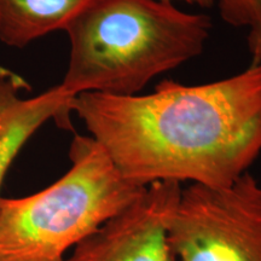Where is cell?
Returning <instances> with one entry per match:
<instances>
[{
  "label": "cell",
  "mask_w": 261,
  "mask_h": 261,
  "mask_svg": "<svg viewBox=\"0 0 261 261\" xmlns=\"http://www.w3.org/2000/svg\"><path fill=\"white\" fill-rule=\"evenodd\" d=\"M71 112L127 180L226 188L261 152V67L210 84L165 80L148 94L83 92Z\"/></svg>",
  "instance_id": "obj_1"
},
{
  "label": "cell",
  "mask_w": 261,
  "mask_h": 261,
  "mask_svg": "<svg viewBox=\"0 0 261 261\" xmlns=\"http://www.w3.org/2000/svg\"><path fill=\"white\" fill-rule=\"evenodd\" d=\"M212 21L159 0H93L65 28L70 57L62 86L77 96L138 94L154 77L197 57Z\"/></svg>",
  "instance_id": "obj_2"
},
{
  "label": "cell",
  "mask_w": 261,
  "mask_h": 261,
  "mask_svg": "<svg viewBox=\"0 0 261 261\" xmlns=\"http://www.w3.org/2000/svg\"><path fill=\"white\" fill-rule=\"evenodd\" d=\"M69 159L67 173L44 190L0 198V261H67L70 248L146 188L123 178L91 137L74 136Z\"/></svg>",
  "instance_id": "obj_3"
},
{
  "label": "cell",
  "mask_w": 261,
  "mask_h": 261,
  "mask_svg": "<svg viewBox=\"0 0 261 261\" xmlns=\"http://www.w3.org/2000/svg\"><path fill=\"white\" fill-rule=\"evenodd\" d=\"M168 238L178 261H261V185L244 173L226 188L181 190Z\"/></svg>",
  "instance_id": "obj_4"
},
{
  "label": "cell",
  "mask_w": 261,
  "mask_h": 261,
  "mask_svg": "<svg viewBox=\"0 0 261 261\" xmlns=\"http://www.w3.org/2000/svg\"><path fill=\"white\" fill-rule=\"evenodd\" d=\"M177 181H156L73 249L67 261H178L168 238L181 195Z\"/></svg>",
  "instance_id": "obj_5"
},
{
  "label": "cell",
  "mask_w": 261,
  "mask_h": 261,
  "mask_svg": "<svg viewBox=\"0 0 261 261\" xmlns=\"http://www.w3.org/2000/svg\"><path fill=\"white\" fill-rule=\"evenodd\" d=\"M23 87L27 84L21 76L0 67V188L19 150L35 130L51 119L60 126H69L75 96L62 85L28 99L18 94Z\"/></svg>",
  "instance_id": "obj_6"
},
{
  "label": "cell",
  "mask_w": 261,
  "mask_h": 261,
  "mask_svg": "<svg viewBox=\"0 0 261 261\" xmlns=\"http://www.w3.org/2000/svg\"><path fill=\"white\" fill-rule=\"evenodd\" d=\"M93 0H0V41L24 47L48 33L65 31Z\"/></svg>",
  "instance_id": "obj_7"
},
{
  "label": "cell",
  "mask_w": 261,
  "mask_h": 261,
  "mask_svg": "<svg viewBox=\"0 0 261 261\" xmlns=\"http://www.w3.org/2000/svg\"><path fill=\"white\" fill-rule=\"evenodd\" d=\"M221 18L232 27H250L261 11V0H217Z\"/></svg>",
  "instance_id": "obj_8"
},
{
  "label": "cell",
  "mask_w": 261,
  "mask_h": 261,
  "mask_svg": "<svg viewBox=\"0 0 261 261\" xmlns=\"http://www.w3.org/2000/svg\"><path fill=\"white\" fill-rule=\"evenodd\" d=\"M249 48L253 54L254 63L261 67V11L249 27Z\"/></svg>",
  "instance_id": "obj_9"
},
{
  "label": "cell",
  "mask_w": 261,
  "mask_h": 261,
  "mask_svg": "<svg viewBox=\"0 0 261 261\" xmlns=\"http://www.w3.org/2000/svg\"><path fill=\"white\" fill-rule=\"evenodd\" d=\"M159 2L171 3V4H174V2H182L190 5L201 6V8H211V6H213L217 3V0H159Z\"/></svg>",
  "instance_id": "obj_10"
}]
</instances>
